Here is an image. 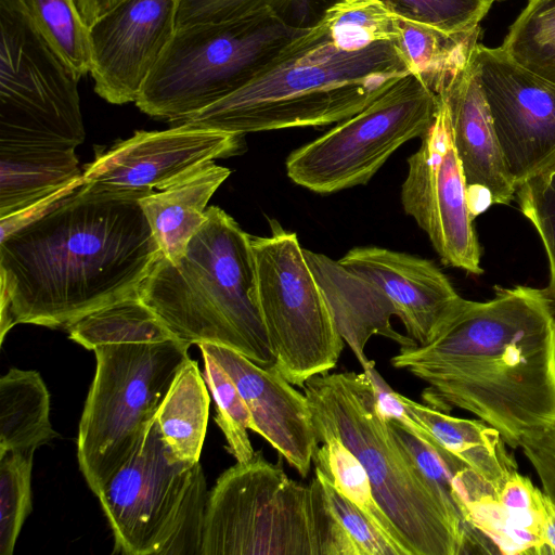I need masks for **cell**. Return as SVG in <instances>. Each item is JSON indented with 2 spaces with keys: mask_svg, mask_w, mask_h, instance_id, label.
I'll use <instances>...</instances> for the list:
<instances>
[{
  "mask_svg": "<svg viewBox=\"0 0 555 555\" xmlns=\"http://www.w3.org/2000/svg\"><path fill=\"white\" fill-rule=\"evenodd\" d=\"M447 107L474 218L493 204H508L516 188L507 172L472 55L438 94Z\"/></svg>",
  "mask_w": 555,
  "mask_h": 555,
  "instance_id": "cell-19",
  "label": "cell"
},
{
  "mask_svg": "<svg viewBox=\"0 0 555 555\" xmlns=\"http://www.w3.org/2000/svg\"><path fill=\"white\" fill-rule=\"evenodd\" d=\"M304 254L343 339L363 370L373 362L366 358L364 348L374 335L395 340L401 347L417 344L393 330L390 319L396 315V309L379 284L350 271L326 255L305 248Z\"/></svg>",
  "mask_w": 555,
  "mask_h": 555,
  "instance_id": "cell-20",
  "label": "cell"
},
{
  "mask_svg": "<svg viewBox=\"0 0 555 555\" xmlns=\"http://www.w3.org/2000/svg\"><path fill=\"white\" fill-rule=\"evenodd\" d=\"M308 30L271 11L179 27L134 103L152 117L181 121L244 87Z\"/></svg>",
  "mask_w": 555,
  "mask_h": 555,
  "instance_id": "cell-7",
  "label": "cell"
},
{
  "mask_svg": "<svg viewBox=\"0 0 555 555\" xmlns=\"http://www.w3.org/2000/svg\"><path fill=\"white\" fill-rule=\"evenodd\" d=\"M56 437L50 421V392L41 375L10 369L0 378V454L36 452Z\"/></svg>",
  "mask_w": 555,
  "mask_h": 555,
  "instance_id": "cell-24",
  "label": "cell"
},
{
  "mask_svg": "<svg viewBox=\"0 0 555 555\" xmlns=\"http://www.w3.org/2000/svg\"><path fill=\"white\" fill-rule=\"evenodd\" d=\"M82 184L74 150L0 147V218Z\"/></svg>",
  "mask_w": 555,
  "mask_h": 555,
  "instance_id": "cell-23",
  "label": "cell"
},
{
  "mask_svg": "<svg viewBox=\"0 0 555 555\" xmlns=\"http://www.w3.org/2000/svg\"><path fill=\"white\" fill-rule=\"evenodd\" d=\"M302 389L318 442L336 437L358 459L408 555L467 554L463 531L379 411L369 373L327 372Z\"/></svg>",
  "mask_w": 555,
  "mask_h": 555,
  "instance_id": "cell-5",
  "label": "cell"
},
{
  "mask_svg": "<svg viewBox=\"0 0 555 555\" xmlns=\"http://www.w3.org/2000/svg\"><path fill=\"white\" fill-rule=\"evenodd\" d=\"M313 454L315 467L402 552L399 534L378 505L367 474L358 459L336 437L323 438Z\"/></svg>",
  "mask_w": 555,
  "mask_h": 555,
  "instance_id": "cell-31",
  "label": "cell"
},
{
  "mask_svg": "<svg viewBox=\"0 0 555 555\" xmlns=\"http://www.w3.org/2000/svg\"><path fill=\"white\" fill-rule=\"evenodd\" d=\"M439 106V96L410 73L359 113L294 150L286 173L319 194L365 185L402 144L426 134Z\"/></svg>",
  "mask_w": 555,
  "mask_h": 555,
  "instance_id": "cell-12",
  "label": "cell"
},
{
  "mask_svg": "<svg viewBox=\"0 0 555 555\" xmlns=\"http://www.w3.org/2000/svg\"><path fill=\"white\" fill-rule=\"evenodd\" d=\"M140 298L190 345L228 347L264 367L275 362L256 301L251 235L218 206L206 208L177 262L159 255Z\"/></svg>",
  "mask_w": 555,
  "mask_h": 555,
  "instance_id": "cell-4",
  "label": "cell"
},
{
  "mask_svg": "<svg viewBox=\"0 0 555 555\" xmlns=\"http://www.w3.org/2000/svg\"><path fill=\"white\" fill-rule=\"evenodd\" d=\"M269 236H251L256 301L274 366L292 385L336 366L344 349L325 296L297 234L270 220Z\"/></svg>",
  "mask_w": 555,
  "mask_h": 555,
  "instance_id": "cell-11",
  "label": "cell"
},
{
  "mask_svg": "<svg viewBox=\"0 0 555 555\" xmlns=\"http://www.w3.org/2000/svg\"><path fill=\"white\" fill-rule=\"evenodd\" d=\"M405 411L423 425L438 443L480 475L496 492L517 472L514 455L496 429L481 420H465L417 403L398 393Z\"/></svg>",
  "mask_w": 555,
  "mask_h": 555,
  "instance_id": "cell-22",
  "label": "cell"
},
{
  "mask_svg": "<svg viewBox=\"0 0 555 555\" xmlns=\"http://www.w3.org/2000/svg\"><path fill=\"white\" fill-rule=\"evenodd\" d=\"M67 331L69 339L88 350L112 345L179 339L140 297L95 310L76 321Z\"/></svg>",
  "mask_w": 555,
  "mask_h": 555,
  "instance_id": "cell-28",
  "label": "cell"
},
{
  "mask_svg": "<svg viewBox=\"0 0 555 555\" xmlns=\"http://www.w3.org/2000/svg\"><path fill=\"white\" fill-rule=\"evenodd\" d=\"M190 346L170 339L93 350L96 367L79 422L77 460L95 496L143 442Z\"/></svg>",
  "mask_w": 555,
  "mask_h": 555,
  "instance_id": "cell-8",
  "label": "cell"
},
{
  "mask_svg": "<svg viewBox=\"0 0 555 555\" xmlns=\"http://www.w3.org/2000/svg\"><path fill=\"white\" fill-rule=\"evenodd\" d=\"M35 27L79 76L91 70L90 27L76 0H21Z\"/></svg>",
  "mask_w": 555,
  "mask_h": 555,
  "instance_id": "cell-30",
  "label": "cell"
},
{
  "mask_svg": "<svg viewBox=\"0 0 555 555\" xmlns=\"http://www.w3.org/2000/svg\"><path fill=\"white\" fill-rule=\"evenodd\" d=\"M492 1L494 2V1H498V0H492Z\"/></svg>",
  "mask_w": 555,
  "mask_h": 555,
  "instance_id": "cell-41",
  "label": "cell"
},
{
  "mask_svg": "<svg viewBox=\"0 0 555 555\" xmlns=\"http://www.w3.org/2000/svg\"><path fill=\"white\" fill-rule=\"evenodd\" d=\"M515 198L544 246L550 268L545 292L555 308V164L520 184Z\"/></svg>",
  "mask_w": 555,
  "mask_h": 555,
  "instance_id": "cell-37",
  "label": "cell"
},
{
  "mask_svg": "<svg viewBox=\"0 0 555 555\" xmlns=\"http://www.w3.org/2000/svg\"><path fill=\"white\" fill-rule=\"evenodd\" d=\"M496 502L492 534L501 551L507 555H550L543 491L517 470L502 486Z\"/></svg>",
  "mask_w": 555,
  "mask_h": 555,
  "instance_id": "cell-26",
  "label": "cell"
},
{
  "mask_svg": "<svg viewBox=\"0 0 555 555\" xmlns=\"http://www.w3.org/2000/svg\"><path fill=\"white\" fill-rule=\"evenodd\" d=\"M179 0H126L90 26L95 92L112 104L135 102L177 29Z\"/></svg>",
  "mask_w": 555,
  "mask_h": 555,
  "instance_id": "cell-16",
  "label": "cell"
},
{
  "mask_svg": "<svg viewBox=\"0 0 555 555\" xmlns=\"http://www.w3.org/2000/svg\"><path fill=\"white\" fill-rule=\"evenodd\" d=\"M201 555H357L320 478L308 486L261 451L224 470L209 491Z\"/></svg>",
  "mask_w": 555,
  "mask_h": 555,
  "instance_id": "cell-6",
  "label": "cell"
},
{
  "mask_svg": "<svg viewBox=\"0 0 555 555\" xmlns=\"http://www.w3.org/2000/svg\"><path fill=\"white\" fill-rule=\"evenodd\" d=\"M338 0H179L177 28L241 18L271 11L291 27L310 29Z\"/></svg>",
  "mask_w": 555,
  "mask_h": 555,
  "instance_id": "cell-29",
  "label": "cell"
},
{
  "mask_svg": "<svg viewBox=\"0 0 555 555\" xmlns=\"http://www.w3.org/2000/svg\"><path fill=\"white\" fill-rule=\"evenodd\" d=\"M338 261L379 284L417 345L431 340L464 298L431 260L384 247H354Z\"/></svg>",
  "mask_w": 555,
  "mask_h": 555,
  "instance_id": "cell-18",
  "label": "cell"
},
{
  "mask_svg": "<svg viewBox=\"0 0 555 555\" xmlns=\"http://www.w3.org/2000/svg\"><path fill=\"white\" fill-rule=\"evenodd\" d=\"M501 48L522 67L555 83V0H529Z\"/></svg>",
  "mask_w": 555,
  "mask_h": 555,
  "instance_id": "cell-32",
  "label": "cell"
},
{
  "mask_svg": "<svg viewBox=\"0 0 555 555\" xmlns=\"http://www.w3.org/2000/svg\"><path fill=\"white\" fill-rule=\"evenodd\" d=\"M79 78L21 0H0V147L75 151L86 137Z\"/></svg>",
  "mask_w": 555,
  "mask_h": 555,
  "instance_id": "cell-10",
  "label": "cell"
},
{
  "mask_svg": "<svg viewBox=\"0 0 555 555\" xmlns=\"http://www.w3.org/2000/svg\"><path fill=\"white\" fill-rule=\"evenodd\" d=\"M480 26L446 33L401 18V35L395 44L416 74L437 95L469 60L479 43Z\"/></svg>",
  "mask_w": 555,
  "mask_h": 555,
  "instance_id": "cell-27",
  "label": "cell"
},
{
  "mask_svg": "<svg viewBox=\"0 0 555 555\" xmlns=\"http://www.w3.org/2000/svg\"><path fill=\"white\" fill-rule=\"evenodd\" d=\"M399 18L427 25L446 33L479 26L492 0H379Z\"/></svg>",
  "mask_w": 555,
  "mask_h": 555,
  "instance_id": "cell-36",
  "label": "cell"
},
{
  "mask_svg": "<svg viewBox=\"0 0 555 555\" xmlns=\"http://www.w3.org/2000/svg\"><path fill=\"white\" fill-rule=\"evenodd\" d=\"M201 352L204 377L216 404L215 422L236 462H248L256 452L247 434L248 429L253 430L250 411L227 371L208 352Z\"/></svg>",
  "mask_w": 555,
  "mask_h": 555,
  "instance_id": "cell-34",
  "label": "cell"
},
{
  "mask_svg": "<svg viewBox=\"0 0 555 555\" xmlns=\"http://www.w3.org/2000/svg\"><path fill=\"white\" fill-rule=\"evenodd\" d=\"M230 375L246 402L253 431L262 436L302 477L310 470L319 442L306 395L296 390L274 365L264 367L242 353L202 343Z\"/></svg>",
  "mask_w": 555,
  "mask_h": 555,
  "instance_id": "cell-17",
  "label": "cell"
},
{
  "mask_svg": "<svg viewBox=\"0 0 555 555\" xmlns=\"http://www.w3.org/2000/svg\"><path fill=\"white\" fill-rule=\"evenodd\" d=\"M421 140L418 150L408 158V173L401 186L403 210L427 234L446 266L481 274L475 218L441 100L433 126Z\"/></svg>",
  "mask_w": 555,
  "mask_h": 555,
  "instance_id": "cell-13",
  "label": "cell"
},
{
  "mask_svg": "<svg viewBox=\"0 0 555 555\" xmlns=\"http://www.w3.org/2000/svg\"><path fill=\"white\" fill-rule=\"evenodd\" d=\"M35 452L0 454V555H12L31 512V472Z\"/></svg>",
  "mask_w": 555,
  "mask_h": 555,
  "instance_id": "cell-35",
  "label": "cell"
},
{
  "mask_svg": "<svg viewBox=\"0 0 555 555\" xmlns=\"http://www.w3.org/2000/svg\"><path fill=\"white\" fill-rule=\"evenodd\" d=\"M209 491L201 462L178 461L156 422L96 496L122 555H201Z\"/></svg>",
  "mask_w": 555,
  "mask_h": 555,
  "instance_id": "cell-9",
  "label": "cell"
},
{
  "mask_svg": "<svg viewBox=\"0 0 555 555\" xmlns=\"http://www.w3.org/2000/svg\"><path fill=\"white\" fill-rule=\"evenodd\" d=\"M231 170L209 163L189 178L139 199L162 255L177 262L206 220V208Z\"/></svg>",
  "mask_w": 555,
  "mask_h": 555,
  "instance_id": "cell-21",
  "label": "cell"
},
{
  "mask_svg": "<svg viewBox=\"0 0 555 555\" xmlns=\"http://www.w3.org/2000/svg\"><path fill=\"white\" fill-rule=\"evenodd\" d=\"M410 73L393 42L345 51L321 22L244 87L178 122L238 135L327 126L359 113Z\"/></svg>",
  "mask_w": 555,
  "mask_h": 555,
  "instance_id": "cell-3",
  "label": "cell"
},
{
  "mask_svg": "<svg viewBox=\"0 0 555 555\" xmlns=\"http://www.w3.org/2000/svg\"><path fill=\"white\" fill-rule=\"evenodd\" d=\"M519 447L534 467L543 493L555 509V429L525 437Z\"/></svg>",
  "mask_w": 555,
  "mask_h": 555,
  "instance_id": "cell-39",
  "label": "cell"
},
{
  "mask_svg": "<svg viewBox=\"0 0 555 555\" xmlns=\"http://www.w3.org/2000/svg\"><path fill=\"white\" fill-rule=\"evenodd\" d=\"M483 302L464 299L425 345L391 359L428 387L424 402L478 416L518 448L555 429V308L545 289L496 287Z\"/></svg>",
  "mask_w": 555,
  "mask_h": 555,
  "instance_id": "cell-2",
  "label": "cell"
},
{
  "mask_svg": "<svg viewBox=\"0 0 555 555\" xmlns=\"http://www.w3.org/2000/svg\"><path fill=\"white\" fill-rule=\"evenodd\" d=\"M322 22L335 46L345 51L378 42L395 43L401 35V18L379 0H338Z\"/></svg>",
  "mask_w": 555,
  "mask_h": 555,
  "instance_id": "cell-33",
  "label": "cell"
},
{
  "mask_svg": "<svg viewBox=\"0 0 555 555\" xmlns=\"http://www.w3.org/2000/svg\"><path fill=\"white\" fill-rule=\"evenodd\" d=\"M507 172L517 188L555 164V83L501 47L472 52Z\"/></svg>",
  "mask_w": 555,
  "mask_h": 555,
  "instance_id": "cell-14",
  "label": "cell"
},
{
  "mask_svg": "<svg viewBox=\"0 0 555 555\" xmlns=\"http://www.w3.org/2000/svg\"><path fill=\"white\" fill-rule=\"evenodd\" d=\"M206 384L197 362L190 358L156 413L162 438L178 461H199L209 417L210 397Z\"/></svg>",
  "mask_w": 555,
  "mask_h": 555,
  "instance_id": "cell-25",
  "label": "cell"
},
{
  "mask_svg": "<svg viewBox=\"0 0 555 555\" xmlns=\"http://www.w3.org/2000/svg\"><path fill=\"white\" fill-rule=\"evenodd\" d=\"M126 0H76L86 24L90 27L96 20Z\"/></svg>",
  "mask_w": 555,
  "mask_h": 555,
  "instance_id": "cell-40",
  "label": "cell"
},
{
  "mask_svg": "<svg viewBox=\"0 0 555 555\" xmlns=\"http://www.w3.org/2000/svg\"><path fill=\"white\" fill-rule=\"evenodd\" d=\"M328 506L354 546L357 555H403L402 552L351 501L344 496L318 467Z\"/></svg>",
  "mask_w": 555,
  "mask_h": 555,
  "instance_id": "cell-38",
  "label": "cell"
},
{
  "mask_svg": "<svg viewBox=\"0 0 555 555\" xmlns=\"http://www.w3.org/2000/svg\"><path fill=\"white\" fill-rule=\"evenodd\" d=\"M244 150V135L184 124L163 131H137L98 153L82 170V185L106 192L162 191Z\"/></svg>",
  "mask_w": 555,
  "mask_h": 555,
  "instance_id": "cell-15",
  "label": "cell"
},
{
  "mask_svg": "<svg viewBox=\"0 0 555 555\" xmlns=\"http://www.w3.org/2000/svg\"><path fill=\"white\" fill-rule=\"evenodd\" d=\"M83 185L0 242V341L16 324L68 328L140 297L160 249L139 199Z\"/></svg>",
  "mask_w": 555,
  "mask_h": 555,
  "instance_id": "cell-1",
  "label": "cell"
}]
</instances>
